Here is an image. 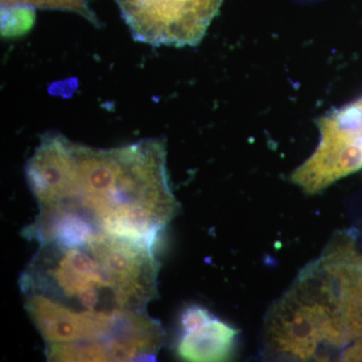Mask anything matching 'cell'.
Masks as SVG:
<instances>
[{"mask_svg": "<svg viewBox=\"0 0 362 362\" xmlns=\"http://www.w3.org/2000/svg\"><path fill=\"white\" fill-rule=\"evenodd\" d=\"M304 1H315V0H304Z\"/></svg>", "mask_w": 362, "mask_h": 362, "instance_id": "obj_9", "label": "cell"}, {"mask_svg": "<svg viewBox=\"0 0 362 362\" xmlns=\"http://www.w3.org/2000/svg\"><path fill=\"white\" fill-rule=\"evenodd\" d=\"M320 142L317 156L326 164L356 173L362 168V97L318 121Z\"/></svg>", "mask_w": 362, "mask_h": 362, "instance_id": "obj_4", "label": "cell"}, {"mask_svg": "<svg viewBox=\"0 0 362 362\" xmlns=\"http://www.w3.org/2000/svg\"><path fill=\"white\" fill-rule=\"evenodd\" d=\"M182 335L177 344L187 361H225L230 358L238 331L214 318L206 309L190 306L181 316Z\"/></svg>", "mask_w": 362, "mask_h": 362, "instance_id": "obj_5", "label": "cell"}, {"mask_svg": "<svg viewBox=\"0 0 362 362\" xmlns=\"http://www.w3.org/2000/svg\"><path fill=\"white\" fill-rule=\"evenodd\" d=\"M25 176L40 213L74 214L102 232L151 246L180 209L159 138L100 149L45 133Z\"/></svg>", "mask_w": 362, "mask_h": 362, "instance_id": "obj_1", "label": "cell"}, {"mask_svg": "<svg viewBox=\"0 0 362 362\" xmlns=\"http://www.w3.org/2000/svg\"><path fill=\"white\" fill-rule=\"evenodd\" d=\"M89 2L90 0H1V8L25 6L33 9L68 11L78 14L93 25L99 28L100 21L90 8Z\"/></svg>", "mask_w": 362, "mask_h": 362, "instance_id": "obj_6", "label": "cell"}, {"mask_svg": "<svg viewBox=\"0 0 362 362\" xmlns=\"http://www.w3.org/2000/svg\"><path fill=\"white\" fill-rule=\"evenodd\" d=\"M133 39L160 47H194L223 0H115Z\"/></svg>", "mask_w": 362, "mask_h": 362, "instance_id": "obj_3", "label": "cell"}, {"mask_svg": "<svg viewBox=\"0 0 362 362\" xmlns=\"http://www.w3.org/2000/svg\"><path fill=\"white\" fill-rule=\"evenodd\" d=\"M356 344H362V325H361V341L357 342ZM354 345H356V344H354ZM352 346H354V345H352Z\"/></svg>", "mask_w": 362, "mask_h": 362, "instance_id": "obj_8", "label": "cell"}, {"mask_svg": "<svg viewBox=\"0 0 362 362\" xmlns=\"http://www.w3.org/2000/svg\"><path fill=\"white\" fill-rule=\"evenodd\" d=\"M2 33L13 35L25 32L35 21V9L30 7H2Z\"/></svg>", "mask_w": 362, "mask_h": 362, "instance_id": "obj_7", "label": "cell"}, {"mask_svg": "<svg viewBox=\"0 0 362 362\" xmlns=\"http://www.w3.org/2000/svg\"><path fill=\"white\" fill-rule=\"evenodd\" d=\"M152 247L105 232L78 244L40 243L21 275V291L39 293L77 312L146 311L158 293Z\"/></svg>", "mask_w": 362, "mask_h": 362, "instance_id": "obj_2", "label": "cell"}]
</instances>
